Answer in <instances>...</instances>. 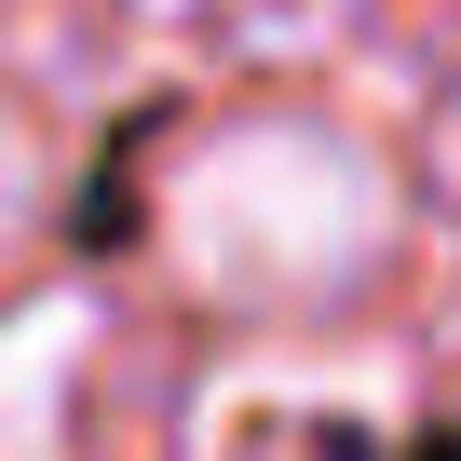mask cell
<instances>
[{"label": "cell", "instance_id": "1", "mask_svg": "<svg viewBox=\"0 0 461 461\" xmlns=\"http://www.w3.org/2000/svg\"><path fill=\"white\" fill-rule=\"evenodd\" d=\"M380 163L326 122H245L176 163L163 230L217 299H339L380 258Z\"/></svg>", "mask_w": 461, "mask_h": 461}, {"label": "cell", "instance_id": "4", "mask_svg": "<svg viewBox=\"0 0 461 461\" xmlns=\"http://www.w3.org/2000/svg\"><path fill=\"white\" fill-rule=\"evenodd\" d=\"M447 176H461V109H447Z\"/></svg>", "mask_w": 461, "mask_h": 461}, {"label": "cell", "instance_id": "3", "mask_svg": "<svg viewBox=\"0 0 461 461\" xmlns=\"http://www.w3.org/2000/svg\"><path fill=\"white\" fill-rule=\"evenodd\" d=\"M0 217H14V149H0Z\"/></svg>", "mask_w": 461, "mask_h": 461}, {"label": "cell", "instance_id": "2", "mask_svg": "<svg viewBox=\"0 0 461 461\" xmlns=\"http://www.w3.org/2000/svg\"><path fill=\"white\" fill-rule=\"evenodd\" d=\"M68 366H82V312H68V299H41V312L0 326V461H55V393H68Z\"/></svg>", "mask_w": 461, "mask_h": 461}]
</instances>
